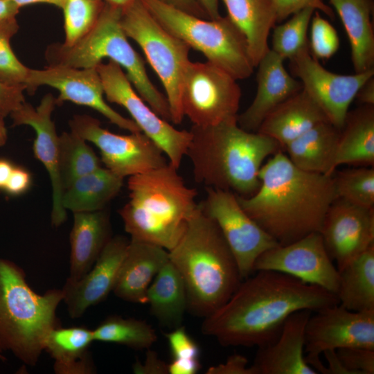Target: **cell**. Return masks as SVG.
Masks as SVG:
<instances>
[{
    "label": "cell",
    "instance_id": "39",
    "mask_svg": "<svg viewBox=\"0 0 374 374\" xmlns=\"http://www.w3.org/2000/svg\"><path fill=\"white\" fill-rule=\"evenodd\" d=\"M19 28L16 17L0 20V81L26 87L30 69L19 60L10 46V39Z\"/></svg>",
    "mask_w": 374,
    "mask_h": 374
},
{
    "label": "cell",
    "instance_id": "33",
    "mask_svg": "<svg viewBox=\"0 0 374 374\" xmlns=\"http://www.w3.org/2000/svg\"><path fill=\"white\" fill-rule=\"evenodd\" d=\"M339 272V304L351 311L374 310V244Z\"/></svg>",
    "mask_w": 374,
    "mask_h": 374
},
{
    "label": "cell",
    "instance_id": "23",
    "mask_svg": "<svg viewBox=\"0 0 374 374\" xmlns=\"http://www.w3.org/2000/svg\"><path fill=\"white\" fill-rule=\"evenodd\" d=\"M168 260L166 249L130 240L112 292L124 301L146 304L148 287Z\"/></svg>",
    "mask_w": 374,
    "mask_h": 374
},
{
    "label": "cell",
    "instance_id": "38",
    "mask_svg": "<svg viewBox=\"0 0 374 374\" xmlns=\"http://www.w3.org/2000/svg\"><path fill=\"white\" fill-rule=\"evenodd\" d=\"M103 0H62L65 46H71L87 33L98 21Z\"/></svg>",
    "mask_w": 374,
    "mask_h": 374
},
{
    "label": "cell",
    "instance_id": "54",
    "mask_svg": "<svg viewBox=\"0 0 374 374\" xmlns=\"http://www.w3.org/2000/svg\"><path fill=\"white\" fill-rule=\"evenodd\" d=\"M13 168L9 161L0 159V189H4Z\"/></svg>",
    "mask_w": 374,
    "mask_h": 374
},
{
    "label": "cell",
    "instance_id": "16",
    "mask_svg": "<svg viewBox=\"0 0 374 374\" xmlns=\"http://www.w3.org/2000/svg\"><path fill=\"white\" fill-rule=\"evenodd\" d=\"M43 85L58 90L60 95L56 98L57 105L70 101L87 106L121 129L130 133L141 132L134 121L122 116L105 100L103 83L96 68L48 65L43 69H30L26 90L32 93Z\"/></svg>",
    "mask_w": 374,
    "mask_h": 374
},
{
    "label": "cell",
    "instance_id": "1",
    "mask_svg": "<svg viewBox=\"0 0 374 374\" xmlns=\"http://www.w3.org/2000/svg\"><path fill=\"white\" fill-rule=\"evenodd\" d=\"M243 280L202 325L203 334L224 346H265L276 340L292 313L339 304L335 294L283 273L258 270Z\"/></svg>",
    "mask_w": 374,
    "mask_h": 374
},
{
    "label": "cell",
    "instance_id": "40",
    "mask_svg": "<svg viewBox=\"0 0 374 374\" xmlns=\"http://www.w3.org/2000/svg\"><path fill=\"white\" fill-rule=\"evenodd\" d=\"M309 49L318 59H329L339 48V38L336 29L318 10H315L310 21Z\"/></svg>",
    "mask_w": 374,
    "mask_h": 374
},
{
    "label": "cell",
    "instance_id": "52",
    "mask_svg": "<svg viewBox=\"0 0 374 374\" xmlns=\"http://www.w3.org/2000/svg\"><path fill=\"white\" fill-rule=\"evenodd\" d=\"M208 19H217L221 17L219 11V0H196Z\"/></svg>",
    "mask_w": 374,
    "mask_h": 374
},
{
    "label": "cell",
    "instance_id": "53",
    "mask_svg": "<svg viewBox=\"0 0 374 374\" xmlns=\"http://www.w3.org/2000/svg\"><path fill=\"white\" fill-rule=\"evenodd\" d=\"M19 9L12 0H0V20L16 17Z\"/></svg>",
    "mask_w": 374,
    "mask_h": 374
},
{
    "label": "cell",
    "instance_id": "17",
    "mask_svg": "<svg viewBox=\"0 0 374 374\" xmlns=\"http://www.w3.org/2000/svg\"><path fill=\"white\" fill-rule=\"evenodd\" d=\"M315 312L305 326L307 355L341 348L374 350V310L355 312L337 304Z\"/></svg>",
    "mask_w": 374,
    "mask_h": 374
},
{
    "label": "cell",
    "instance_id": "35",
    "mask_svg": "<svg viewBox=\"0 0 374 374\" xmlns=\"http://www.w3.org/2000/svg\"><path fill=\"white\" fill-rule=\"evenodd\" d=\"M94 341L123 345L134 350L149 349L156 342L154 329L147 322L110 316L93 330Z\"/></svg>",
    "mask_w": 374,
    "mask_h": 374
},
{
    "label": "cell",
    "instance_id": "6",
    "mask_svg": "<svg viewBox=\"0 0 374 374\" xmlns=\"http://www.w3.org/2000/svg\"><path fill=\"white\" fill-rule=\"evenodd\" d=\"M62 300V290L34 292L24 270L0 257V348L35 366L48 334L60 325L56 310Z\"/></svg>",
    "mask_w": 374,
    "mask_h": 374
},
{
    "label": "cell",
    "instance_id": "48",
    "mask_svg": "<svg viewBox=\"0 0 374 374\" xmlns=\"http://www.w3.org/2000/svg\"><path fill=\"white\" fill-rule=\"evenodd\" d=\"M200 368L199 359H173L168 365L169 374H195Z\"/></svg>",
    "mask_w": 374,
    "mask_h": 374
},
{
    "label": "cell",
    "instance_id": "11",
    "mask_svg": "<svg viewBox=\"0 0 374 374\" xmlns=\"http://www.w3.org/2000/svg\"><path fill=\"white\" fill-rule=\"evenodd\" d=\"M107 100L124 107L141 131L163 152L174 167L179 168L186 156L192 134L179 130L159 116L139 95L123 69L109 60L96 67Z\"/></svg>",
    "mask_w": 374,
    "mask_h": 374
},
{
    "label": "cell",
    "instance_id": "4",
    "mask_svg": "<svg viewBox=\"0 0 374 374\" xmlns=\"http://www.w3.org/2000/svg\"><path fill=\"white\" fill-rule=\"evenodd\" d=\"M169 260L184 281L188 310L199 317L222 307L242 280L222 233L200 204Z\"/></svg>",
    "mask_w": 374,
    "mask_h": 374
},
{
    "label": "cell",
    "instance_id": "5",
    "mask_svg": "<svg viewBox=\"0 0 374 374\" xmlns=\"http://www.w3.org/2000/svg\"><path fill=\"white\" fill-rule=\"evenodd\" d=\"M170 163L128 179L129 200L119 210L131 240L168 251L184 235L197 211V191Z\"/></svg>",
    "mask_w": 374,
    "mask_h": 374
},
{
    "label": "cell",
    "instance_id": "58",
    "mask_svg": "<svg viewBox=\"0 0 374 374\" xmlns=\"http://www.w3.org/2000/svg\"><path fill=\"white\" fill-rule=\"evenodd\" d=\"M3 353V350L0 348V360H2V361L6 359Z\"/></svg>",
    "mask_w": 374,
    "mask_h": 374
},
{
    "label": "cell",
    "instance_id": "47",
    "mask_svg": "<svg viewBox=\"0 0 374 374\" xmlns=\"http://www.w3.org/2000/svg\"><path fill=\"white\" fill-rule=\"evenodd\" d=\"M30 184V173L25 169L14 166L4 190L10 195H19L25 193Z\"/></svg>",
    "mask_w": 374,
    "mask_h": 374
},
{
    "label": "cell",
    "instance_id": "20",
    "mask_svg": "<svg viewBox=\"0 0 374 374\" xmlns=\"http://www.w3.org/2000/svg\"><path fill=\"white\" fill-rule=\"evenodd\" d=\"M129 242L121 235L112 237L86 274L77 280L66 279L62 289V301L71 318L82 317L113 291Z\"/></svg>",
    "mask_w": 374,
    "mask_h": 374
},
{
    "label": "cell",
    "instance_id": "7",
    "mask_svg": "<svg viewBox=\"0 0 374 374\" xmlns=\"http://www.w3.org/2000/svg\"><path fill=\"white\" fill-rule=\"evenodd\" d=\"M123 9L105 3L92 28L71 46L55 43L45 57L50 66L77 69L96 68L105 58L118 64L143 100L161 118L170 121L167 99L153 84L145 64L124 33L121 19Z\"/></svg>",
    "mask_w": 374,
    "mask_h": 374
},
{
    "label": "cell",
    "instance_id": "9",
    "mask_svg": "<svg viewBox=\"0 0 374 374\" xmlns=\"http://www.w3.org/2000/svg\"><path fill=\"white\" fill-rule=\"evenodd\" d=\"M121 24L127 37L143 51L161 82L170 113V121L180 124L184 117L181 90L190 62V47L166 30L141 0L122 10Z\"/></svg>",
    "mask_w": 374,
    "mask_h": 374
},
{
    "label": "cell",
    "instance_id": "8",
    "mask_svg": "<svg viewBox=\"0 0 374 374\" xmlns=\"http://www.w3.org/2000/svg\"><path fill=\"white\" fill-rule=\"evenodd\" d=\"M141 1L166 30L202 53L206 61L238 80L252 74L255 66L247 40L227 16L204 19L157 0Z\"/></svg>",
    "mask_w": 374,
    "mask_h": 374
},
{
    "label": "cell",
    "instance_id": "22",
    "mask_svg": "<svg viewBox=\"0 0 374 374\" xmlns=\"http://www.w3.org/2000/svg\"><path fill=\"white\" fill-rule=\"evenodd\" d=\"M284 60L269 48L258 62L256 96L237 118L238 124L242 129L256 132L268 114L302 89L301 82L286 70Z\"/></svg>",
    "mask_w": 374,
    "mask_h": 374
},
{
    "label": "cell",
    "instance_id": "57",
    "mask_svg": "<svg viewBox=\"0 0 374 374\" xmlns=\"http://www.w3.org/2000/svg\"><path fill=\"white\" fill-rule=\"evenodd\" d=\"M105 3L123 9L136 0H103Z\"/></svg>",
    "mask_w": 374,
    "mask_h": 374
},
{
    "label": "cell",
    "instance_id": "32",
    "mask_svg": "<svg viewBox=\"0 0 374 374\" xmlns=\"http://www.w3.org/2000/svg\"><path fill=\"white\" fill-rule=\"evenodd\" d=\"M123 185V178L100 167L79 177L64 190L62 206L73 213L103 210L118 195Z\"/></svg>",
    "mask_w": 374,
    "mask_h": 374
},
{
    "label": "cell",
    "instance_id": "51",
    "mask_svg": "<svg viewBox=\"0 0 374 374\" xmlns=\"http://www.w3.org/2000/svg\"><path fill=\"white\" fill-rule=\"evenodd\" d=\"M355 98L363 105H374V78L368 79L359 89Z\"/></svg>",
    "mask_w": 374,
    "mask_h": 374
},
{
    "label": "cell",
    "instance_id": "34",
    "mask_svg": "<svg viewBox=\"0 0 374 374\" xmlns=\"http://www.w3.org/2000/svg\"><path fill=\"white\" fill-rule=\"evenodd\" d=\"M100 167L98 157L87 141L72 132L59 136V173L63 190L79 177Z\"/></svg>",
    "mask_w": 374,
    "mask_h": 374
},
{
    "label": "cell",
    "instance_id": "24",
    "mask_svg": "<svg viewBox=\"0 0 374 374\" xmlns=\"http://www.w3.org/2000/svg\"><path fill=\"white\" fill-rule=\"evenodd\" d=\"M329 121L315 101L302 89L275 107L256 132L277 141L282 148L314 125Z\"/></svg>",
    "mask_w": 374,
    "mask_h": 374
},
{
    "label": "cell",
    "instance_id": "41",
    "mask_svg": "<svg viewBox=\"0 0 374 374\" xmlns=\"http://www.w3.org/2000/svg\"><path fill=\"white\" fill-rule=\"evenodd\" d=\"M350 374L374 373V350L365 348H341L336 350Z\"/></svg>",
    "mask_w": 374,
    "mask_h": 374
},
{
    "label": "cell",
    "instance_id": "45",
    "mask_svg": "<svg viewBox=\"0 0 374 374\" xmlns=\"http://www.w3.org/2000/svg\"><path fill=\"white\" fill-rule=\"evenodd\" d=\"M247 359L239 354L228 357L226 362L208 368L206 374H257L254 368L247 366Z\"/></svg>",
    "mask_w": 374,
    "mask_h": 374
},
{
    "label": "cell",
    "instance_id": "56",
    "mask_svg": "<svg viewBox=\"0 0 374 374\" xmlns=\"http://www.w3.org/2000/svg\"><path fill=\"white\" fill-rule=\"evenodd\" d=\"M8 134L4 123V117L0 114V147L6 144Z\"/></svg>",
    "mask_w": 374,
    "mask_h": 374
},
{
    "label": "cell",
    "instance_id": "19",
    "mask_svg": "<svg viewBox=\"0 0 374 374\" xmlns=\"http://www.w3.org/2000/svg\"><path fill=\"white\" fill-rule=\"evenodd\" d=\"M56 105V98L51 93H47L37 107L25 101L10 116L14 126L28 125L35 132L33 149L35 157L44 166L50 177L52 186L51 222L57 227L65 222L66 211L62 204L64 190L59 173V136L51 118Z\"/></svg>",
    "mask_w": 374,
    "mask_h": 374
},
{
    "label": "cell",
    "instance_id": "36",
    "mask_svg": "<svg viewBox=\"0 0 374 374\" xmlns=\"http://www.w3.org/2000/svg\"><path fill=\"white\" fill-rule=\"evenodd\" d=\"M315 10L305 8L292 15L286 22L274 27L271 48L284 60H291L309 47L308 30Z\"/></svg>",
    "mask_w": 374,
    "mask_h": 374
},
{
    "label": "cell",
    "instance_id": "21",
    "mask_svg": "<svg viewBox=\"0 0 374 374\" xmlns=\"http://www.w3.org/2000/svg\"><path fill=\"white\" fill-rule=\"evenodd\" d=\"M312 312L302 310L292 313L276 340L258 347L251 365L257 374H318L304 355L305 326Z\"/></svg>",
    "mask_w": 374,
    "mask_h": 374
},
{
    "label": "cell",
    "instance_id": "15",
    "mask_svg": "<svg viewBox=\"0 0 374 374\" xmlns=\"http://www.w3.org/2000/svg\"><path fill=\"white\" fill-rule=\"evenodd\" d=\"M258 270L283 273L335 295L339 287V272L326 251L320 232L265 251L254 264L253 271Z\"/></svg>",
    "mask_w": 374,
    "mask_h": 374
},
{
    "label": "cell",
    "instance_id": "14",
    "mask_svg": "<svg viewBox=\"0 0 374 374\" xmlns=\"http://www.w3.org/2000/svg\"><path fill=\"white\" fill-rule=\"evenodd\" d=\"M290 61V69L303 89L315 101L334 126L341 130L349 107L362 86L374 76V69L350 75L337 74L325 69L309 47Z\"/></svg>",
    "mask_w": 374,
    "mask_h": 374
},
{
    "label": "cell",
    "instance_id": "18",
    "mask_svg": "<svg viewBox=\"0 0 374 374\" xmlns=\"http://www.w3.org/2000/svg\"><path fill=\"white\" fill-rule=\"evenodd\" d=\"M320 233L339 271L374 244V208L337 197L325 215Z\"/></svg>",
    "mask_w": 374,
    "mask_h": 374
},
{
    "label": "cell",
    "instance_id": "30",
    "mask_svg": "<svg viewBox=\"0 0 374 374\" xmlns=\"http://www.w3.org/2000/svg\"><path fill=\"white\" fill-rule=\"evenodd\" d=\"M341 164L374 165V107L348 112L340 130L334 168Z\"/></svg>",
    "mask_w": 374,
    "mask_h": 374
},
{
    "label": "cell",
    "instance_id": "50",
    "mask_svg": "<svg viewBox=\"0 0 374 374\" xmlns=\"http://www.w3.org/2000/svg\"><path fill=\"white\" fill-rule=\"evenodd\" d=\"M323 353L328 361V366H325L323 374H350L340 361L336 350H328Z\"/></svg>",
    "mask_w": 374,
    "mask_h": 374
},
{
    "label": "cell",
    "instance_id": "44",
    "mask_svg": "<svg viewBox=\"0 0 374 374\" xmlns=\"http://www.w3.org/2000/svg\"><path fill=\"white\" fill-rule=\"evenodd\" d=\"M24 86H10L0 81V114L10 115L25 102Z\"/></svg>",
    "mask_w": 374,
    "mask_h": 374
},
{
    "label": "cell",
    "instance_id": "28",
    "mask_svg": "<svg viewBox=\"0 0 374 374\" xmlns=\"http://www.w3.org/2000/svg\"><path fill=\"white\" fill-rule=\"evenodd\" d=\"M93 341V330L59 325L48 334L44 350L54 360L57 374H92L96 368L89 348Z\"/></svg>",
    "mask_w": 374,
    "mask_h": 374
},
{
    "label": "cell",
    "instance_id": "27",
    "mask_svg": "<svg viewBox=\"0 0 374 374\" xmlns=\"http://www.w3.org/2000/svg\"><path fill=\"white\" fill-rule=\"evenodd\" d=\"M340 130L329 121L320 123L290 142L284 149L297 168L332 176Z\"/></svg>",
    "mask_w": 374,
    "mask_h": 374
},
{
    "label": "cell",
    "instance_id": "43",
    "mask_svg": "<svg viewBox=\"0 0 374 374\" xmlns=\"http://www.w3.org/2000/svg\"><path fill=\"white\" fill-rule=\"evenodd\" d=\"M277 16V22L282 21L290 15L305 8H312L334 18L333 9L324 0H273Z\"/></svg>",
    "mask_w": 374,
    "mask_h": 374
},
{
    "label": "cell",
    "instance_id": "29",
    "mask_svg": "<svg viewBox=\"0 0 374 374\" xmlns=\"http://www.w3.org/2000/svg\"><path fill=\"white\" fill-rule=\"evenodd\" d=\"M346 32L355 73L373 69L374 32L372 0H329Z\"/></svg>",
    "mask_w": 374,
    "mask_h": 374
},
{
    "label": "cell",
    "instance_id": "12",
    "mask_svg": "<svg viewBox=\"0 0 374 374\" xmlns=\"http://www.w3.org/2000/svg\"><path fill=\"white\" fill-rule=\"evenodd\" d=\"M69 127L71 132L93 143L100 150L105 168L123 179L168 163L161 149L142 132L117 134L86 114L74 115Z\"/></svg>",
    "mask_w": 374,
    "mask_h": 374
},
{
    "label": "cell",
    "instance_id": "42",
    "mask_svg": "<svg viewBox=\"0 0 374 374\" xmlns=\"http://www.w3.org/2000/svg\"><path fill=\"white\" fill-rule=\"evenodd\" d=\"M165 336L173 359H199V348L184 326L172 329Z\"/></svg>",
    "mask_w": 374,
    "mask_h": 374
},
{
    "label": "cell",
    "instance_id": "46",
    "mask_svg": "<svg viewBox=\"0 0 374 374\" xmlns=\"http://www.w3.org/2000/svg\"><path fill=\"white\" fill-rule=\"evenodd\" d=\"M168 365L159 357L156 352L149 348L147 350L144 363L136 361L133 365V371L138 374H167Z\"/></svg>",
    "mask_w": 374,
    "mask_h": 374
},
{
    "label": "cell",
    "instance_id": "31",
    "mask_svg": "<svg viewBox=\"0 0 374 374\" xmlns=\"http://www.w3.org/2000/svg\"><path fill=\"white\" fill-rule=\"evenodd\" d=\"M146 304L163 326L172 330L181 326L188 310L187 292L181 274L170 260L148 287Z\"/></svg>",
    "mask_w": 374,
    "mask_h": 374
},
{
    "label": "cell",
    "instance_id": "3",
    "mask_svg": "<svg viewBox=\"0 0 374 374\" xmlns=\"http://www.w3.org/2000/svg\"><path fill=\"white\" fill-rule=\"evenodd\" d=\"M190 131L186 156L196 181L242 197L257 191L262 161L282 149L272 138L242 129L237 120L206 127L193 125Z\"/></svg>",
    "mask_w": 374,
    "mask_h": 374
},
{
    "label": "cell",
    "instance_id": "2",
    "mask_svg": "<svg viewBox=\"0 0 374 374\" xmlns=\"http://www.w3.org/2000/svg\"><path fill=\"white\" fill-rule=\"evenodd\" d=\"M257 191L237 195L247 215L279 245L320 232L337 198L332 176L303 170L279 150L260 167Z\"/></svg>",
    "mask_w": 374,
    "mask_h": 374
},
{
    "label": "cell",
    "instance_id": "10",
    "mask_svg": "<svg viewBox=\"0 0 374 374\" xmlns=\"http://www.w3.org/2000/svg\"><path fill=\"white\" fill-rule=\"evenodd\" d=\"M237 80L208 61H190L181 90L184 116L202 127L237 120L241 98Z\"/></svg>",
    "mask_w": 374,
    "mask_h": 374
},
{
    "label": "cell",
    "instance_id": "49",
    "mask_svg": "<svg viewBox=\"0 0 374 374\" xmlns=\"http://www.w3.org/2000/svg\"><path fill=\"white\" fill-rule=\"evenodd\" d=\"M190 15L208 19L196 0H157Z\"/></svg>",
    "mask_w": 374,
    "mask_h": 374
},
{
    "label": "cell",
    "instance_id": "25",
    "mask_svg": "<svg viewBox=\"0 0 374 374\" xmlns=\"http://www.w3.org/2000/svg\"><path fill=\"white\" fill-rule=\"evenodd\" d=\"M73 213L70 272L67 279L77 280L91 269L111 239V225L109 215L104 209Z\"/></svg>",
    "mask_w": 374,
    "mask_h": 374
},
{
    "label": "cell",
    "instance_id": "13",
    "mask_svg": "<svg viewBox=\"0 0 374 374\" xmlns=\"http://www.w3.org/2000/svg\"><path fill=\"white\" fill-rule=\"evenodd\" d=\"M206 190L201 207L219 227L243 280L254 272V264L262 253L279 244L243 210L236 194L210 187Z\"/></svg>",
    "mask_w": 374,
    "mask_h": 374
},
{
    "label": "cell",
    "instance_id": "26",
    "mask_svg": "<svg viewBox=\"0 0 374 374\" xmlns=\"http://www.w3.org/2000/svg\"><path fill=\"white\" fill-rule=\"evenodd\" d=\"M227 17L244 36L255 67L270 48L268 37L277 22L273 0H222Z\"/></svg>",
    "mask_w": 374,
    "mask_h": 374
},
{
    "label": "cell",
    "instance_id": "55",
    "mask_svg": "<svg viewBox=\"0 0 374 374\" xmlns=\"http://www.w3.org/2000/svg\"><path fill=\"white\" fill-rule=\"evenodd\" d=\"M19 8L35 3H47L60 8L62 0H12Z\"/></svg>",
    "mask_w": 374,
    "mask_h": 374
},
{
    "label": "cell",
    "instance_id": "37",
    "mask_svg": "<svg viewBox=\"0 0 374 374\" xmlns=\"http://www.w3.org/2000/svg\"><path fill=\"white\" fill-rule=\"evenodd\" d=\"M337 197L364 208H374V169L359 167L332 175Z\"/></svg>",
    "mask_w": 374,
    "mask_h": 374
}]
</instances>
